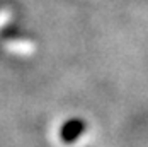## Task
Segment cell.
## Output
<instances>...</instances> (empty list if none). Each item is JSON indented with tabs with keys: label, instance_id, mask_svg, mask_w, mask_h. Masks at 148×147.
<instances>
[{
	"label": "cell",
	"instance_id": "1",
	"mask_svg": "<svg viewBox=\"0 0 148 147\" xmlns=\"http://www.w3.org/2000/svg\"><path fill=\"white\" fill-rule=\"evenodd\" d=\"M85 128H87V125H85L84 120H80V118H72V120H68V121L63 123V127H61V130H60V137H61L63 142L70 144V142H75V140L84 133Z\"/></svg>",
	"mask_w": 148,
	"mask_h": 147
}]
</instances>
